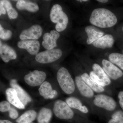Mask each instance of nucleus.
Returning <instances> with one entry per match:
<instances>
[{"mask_svg":"<svg viewBox=\"0 0 123 123\" xmlns=\"http://www.w3.org/2000/svg\"><path fill=\"white\" fill-rule=\"evenodd\" d=\"M90 22L92 25L102 28H109L115 25L117 18L112 12L107 9H95L91 13Z\"/></svg>","mask_w":123,"mask_h":123,"instance_id":"f257e3e1","label":"nucleus"},{"mask_svg":"<svg viewBox=\"0 0 123 123\" xmlns=\"http://www.w3.org/2000/svg\"><path fill=\"white\" fill-rule=\"evenodd\" d=\"M50 17L51 21L56 23L55 29L57 32H61L66 29L68 22V18L60 5L53 6L51 10Z\"/></svg>","mask_w":123,"mask_h":123,"instance_id":"f03ea898","label":"nucleus"},{"mask_svg":"<svg viewBox=\"0 0 123 123\" xmlns=\"http://www.w3.org/2000/svg\"><path fill=\"white\" fill-rule=\"evenodd\" d=\"M57 79L62 89L67 94H71L75 90V84L68 70L62 67L58 70Z\"/></svg>","mask_w":123,"mask_h":123,"instance_id":"7ed1b4c3","label":"nucleus"},{"mask_svg":"<svg viewBox=\"0 0 123 123\" xmlns=\"http://www.w3.org/2000/svg\"><path fill=\"white\" fill-rule=\"evenodd\" d=\"M62 55V51L60 49L46 50L37 54L35 60L40 63H50L59 59Z\"/></svg>","mask_w":123,"mask_h":123,"instance_id":"20e7f679","label":"nucleus"},{"mask_svg":"<svg viewBox=\"0 0 123 123\" xmlns=\"http://www.w3.org/2000/svg\"><path fill=\"white\" fill-rule=\"evenodd\" d=\"M53 110L55 116L62 119H70L74 116L71 108L66 103L62 100H58L55 102Z\"/></svg>","mask_w":123,"mask_h":123,"instance_id":"39448f33","label":"nucleus"},{"mask_svg":"<svg viewBox=\"0 0 123 123\" xmlns=\"http://www.w3.org/2000/svg\"><path fill=\"white\" fill-rule=\"evenodd\" d=\"M93 103L97 106L109 111H114L117 106L116 102L112 98L102 94L95 95Z\"/></svg>","mask_w":123,"mask_h":123,"instance_id":"423d86ee","label":"nucleus"},{"mask_svg":"<svg viewBox=\"0 0 123 123\" xmlns=\"http://www.w3.org/2000/svg\"><path fill=\"white\" fill-rule=\"evenodd\" d=\"M46 74L44 72L35 70L26 75L24 80L27 84L31 86L41 85L46 79Z\"/></svg>","mask_w":123,"mask_h":123,"instance_id":"0eeeda50","label":"nucleus"},{"mask_svg":"<svg viewBox=\"0 0 123 123\" xmlns=\"http://www.w3.org/2000/svg\"><path fill=\"white\" fill-rule=\"evenodd\" d=\"M43 31L42 27L39 25H33L23 31L20 34V39L22 40L38 39L42 35Z\"/></svg>","mask_w":123,"mask_h":123,"instance_id":"6e6552de","label":"nucleus"},{"mask_svg":"<svg viewBox=\"0 0 123 123\" xmlns=\"http://www.w3.org/2000/svg\"><path fill=\"white\" fill-rule=\"evenodd\" d=\"M102 64L103 69L109 78L116 80L123 76L122 71L110 61L104 59Z\"/></svg>","mask_w":123,"mask_h":123,"instance_id":"1a4fd4ad","label":"nucleus"},{"mask_svg":"<svg viewBox=\"0 0 123 123\" xmlns=\"http://www.w3.org/2000/svg\"><path fill=\"white\" fill-rule=\"evenodd\" d=\"M60 36L59 33L54 30L51 31L50 33H45L43 36L42 45L47 50L53 49L57 46L56 42Z\"/></svg>","mask_w":123,"mask_h":123,"instance_id":"9d476101","label":"nucleus"},{"mask_svg":"<svg viewBox=\"0 0 123 123\" xmlns=\"http://www.w3.org/2000/svg\"><path fill=\"white\" fill-rule=\"evenodd\" d=\"M19 48L26 49L31 55H34L38 54L40 49V44L37 40H21L18 43Z\"/></svg>","mask_w":123,"mask_h":123,"instance_id":"9b49d317","label":"nucleus"},{"mask_svg":"<svg viewBox=\"0 0 123 123\" xmlns=\"http://www.w3.org/2000/svg\"><path fill=\"white\" fill-rule=\"evenodd\" d=\"M75 80L77 87L82 96L89 98L93 97V91L86 83L81 77L77 76L75 77Z\"/></svg>","mask_w":123,"mask_h":123,"instance_id":"f8f14e48","label":"nucleus"},{"mask_svg":"<svg viewBox=\"0 0 123 123\" xmlns=\"http://www.w3.org/2000/svg\"><path fill=\"white\" fill-rule=\"evenodd\" d=\"M0 55L1 58L5 63L9 62L11 60L15 59L17 55L15 51L7 44H3L0 41Z\"/></svg>","mask_w":123,"mask_h":123,"instance_id":"ddd939ff","label":"nucleus"},{"mask_svg":"<svg viewBox=\"0 0 123 123\" xmlns=\"http://www.w3.org/2000/svg\"><path fill=\"white\" fill-rule=\"evenodd\" d=\"M10 85L12 88L16 91L17 93L18 97L23 104L24 106L26 105L28 103L31 101V97L17 83L15 79H12L10 82Z\"/></svg>","mask_w":123,"mask_h":123,"instance_id":"4468645a","label":"nucleus"},{"mask_svg":"<svg viewBox=\"0 0 123 123\" xmlns=\"http://www.w3.org/2000/svg\"><path fill=\"white\" fill-rule=\"evenodd\" d=\"M114 43V39L111 35H105L92 43L93 46L97 48L104 49L112 47Z\"/></svg>","mask_w":123,"mask_h":123,"instance_id":"2eb2a0df","label":"nucleus"},{"mask_svg":"<svg viewBox=\"0 0 123 123\" xmlns=\"http://www.w3.org/2000/svg\"><path fill=\"white\" fill-rule=\"evenodd\" d=\"M40 94L45 99H52L57 95L56 91L53 90L50 84L44 81L40 85L39 89Z\"/></svg>","mask_w":123,"mask_h":123,"instance_id":"dca6fc26","label":"nucleus"},{"mask_svg":"<svg viewBox=\"0 0 123 123\" xmlns=\"http://www.w3.org/2000/svg\"><path fill=\"white\" fill-rule=\"evenodd\" d=\"M85 31L88 37L86 42L88 44L93 43L95 41L103 36L104 33L96 27L92 26L86 27Z\"/></svg>","mask_w":123,"mask_h":123,"instance_id":"f3484780","label":"nucleus"},{"mask_svg":"<svg viewBox=\"0 0 123 123\" xmlns=\"http://www.w3.org/2000/svg\"><path fill=\"white\" fill-rule=\"evenodd\" d=\"M6 93L7 100L10 103L19 109L25 108V106L20 101L18 97L17 92L13 88H8L6 91Z\"/></svg>","mask_w":123,"mask_h":123,"instance_id":"a211bd4d","label":"nucleus"},{"mask_svg":"<svg viewBox=\"0 0 123 123\" xmlns=\"http://www.w3.org/2000/svg\"><path fill=\"white\" fill-rule=\"evenodd\" d=\"M66 101V103L71 108L79 110L81 112L85 114L89 111L87 107L85 106L82 105L81 102L77 98L69 97L67 98Z\"/></svg>","mask_w":123,"mask_h":123,"instance_id":"6ab92c4d","label":"nucleus"},{"mask_svg":"<svg viewBox=\"0 0 123 123\" xmlns=\"http://www.w3.org/2000/svg\"><path fill=\"white\" fill-rule=\"evenodd\" d=\"M18 9L26 10L30 12H35L39 9L38 6L35 3L23 0H18L16 5Z\"/></svg>","mask_w":123,"mask_h":123,"instance_id":"aec40b11","label":"nucleus"},{"mask_svg":"<svg viewBox=\"0 0 123 123\" xmlns=\"http://www.w3.org/2000/svg\"><path fill=\"white\" fill-rule=\"evenodd\" d=\"M93 71L99 79L104 83L106 86L111 84V80L109 77L107 75L102 68H101L98 64H94L92 66Z\"/></svg>","mask_w":123,"mask_h":123,"instance_id":"412c9836","label":"nucleus"},{"mask_svg":"<svg viewBox=\"0 0 123 123\" xmlns=\"http://www.w3.org/2000/svg\"><path fill=\"white\" fill-rule=\"evenodd\" d=\"M37 113L34 110L27 111L16 120L18 123H30L35 120Z\"/></svg>","mask_w":123,"mask_h":123,"instance_id":"4be33fe9","label":"nucleus"},{"mask_svg":"<svg viewBox=\"0 0 123 123\" xmlns=\"http://www.w3.org/2000/svg\"><path fill=\"white\" fill-rule=\"evenodd\" d=\"M81 77L86 83L94 92L97 93H101L104 91L103 87L98 85L93 81L90 76L86 73H85L82 74Z\"/></svg>","mask_w":123,"mask_h":123,"instance_id":"5701e85b","label":"nucleus"},{"mask_svg":"<svg viewBox=\"0 0 123 123\" xmlns=\"http://www.w3.org/2000/svg\"><path fill=\"white\" fill-rule=\"evenodd\" d=\"M52 116V112L50 109L43 108L40 110L37 117L38 123H49Z\"/></svg>","mask_w":123,"mask_h":123,"instance_id":"b1692460","label":"nucleus"},{"mask_svg":"<svg viewBox=\"0 0 123 123\" xmlns=\"http://www.w3.org/2000/svg\"><path fill=\"white\" fill-rule=\"evenodd\" d=\"M110 62L116 65L123 70V55L120 53H113L110 54L108 57Z\"/></svg>","mask_w":123,"mask_h":123,"instance_id":"393cba45","label":"nucleus"},{"mask_svg":"<svg viewBox=\"0 0 123 123\" xmlns=\"http://www.w3.org/2000/svg\"><path fill=\"white\" fill-rule=\"evenodd\" d=\"M4 7L6 9L10 19H14L17 18L18 13L17 11L13 8L11 3L8 0H3Z\"/></svg>","mask_w":123,"mask_h":123,"instance_id":"a878e982","label":"nucleus"},{"mask_svg":"<svg viewBox=\"0 0 123 123\" xmlns=\"http://www.w3.org/2000/svg\"><path fill=\"white\" fill-rule=\"evenodd\" d=\"M108 123H123V111H119L115 112Z\"/></svg>","mask_w":123,"mask_h":123,"instance_id":"bb28decb","label":"nucleus"},{"mask_svg":"<svg viewBox=\"0 0 123 123\" xmlns=\"http://www.w3.org/2000/svg\"><path fill=\"white\" fill-rule=\"evenodd\" d=\"M12 36V33L11 31L8 30H5L1 25H0V38L3 40H7L10 38Z\"/></svg>","mask_w":123,"mask_h":123,"instance_id":"cd10ccee","label":"nucleus"},{"mask_svg":"<svg viewBox=\"0 0 123 123\" xmlns=\"http://www.w3.org/2000/svg\"><path fill=\"white\" fill-rule=\"evenodd\" d=\"M89 76L92 80L98 85L103 87L106 86L105 84L99 79L98 77L97 76L93 71H92L90 72V73Z\"/></svg>","mask_w":123,"mask_h":123,"instance_id":"c85d7f7f","label":"nucleus"},{"mask_svg":"<svg viewBox=\"0 0 123 123\" xmlns=\"http://www.w3.org/2000/svg\"><path fill=\"white\" fill-rule=\"evenodd\" d=\"M11 108L10 104L6 101H3L0 103V111L1 112H5L9 111Z\"/></svg>","mask_w":123,"mask_h":123,"instance_id":"c756f323","label":"nucleus"},{"mask_svg":"<svg viewBox=\"0 0 123 123\" xmlns=\"http://www.w3.org/2000/svg\"><path fill=\"white\" fill-rule=\"evenodd\" d=\"M9 116L11 118L15 119L18 116V113L17 111L13 108H11L9 111Z\"/></svg>","mask_w":123,"mask_h":123,"instance_id":"7c9ffc66","label":"nucleus"},{"mask_svg":"<svg viewBox=\"0 0 123 123\" xmlns=\"http://www.w3.org/2000/svg\"><path fill=\"white\" fill-rule=\"evenodd\" d=\"M118 97L119 99V103L123 110V91L119 92Z\"/></svg>","mask_w":123,"mask_h":123,"instance_id":"2f4dec72","label":"nucleus"},{"mask_svg":"<svg viewBox=\"0 0 123 123\" xmlns=\"http://www.w3.org/2000/svg\"><path fill=\"white\" fill-rule=\"evenodd\" d=\"M6 9L4 7L3 0L0 1V15L1 14H5L6 13Z\"/></svg>","mask_w":123,"mask_h":123,"instance_id":"473e14b6","label":"nucleus"},{"mask_svg":"<svg viewBox=\"0 0 123 123\" xmlns=\"http://www.w3.org/2000/svg\"><path fill=\"white\" fill-rule=\"evenodd\" d=\"M0 123H13L11 121H9L7 120H0Z\"/></svg>","mask_w":123,"mask_h":123,"instance_id":"72a5a7b5","label":"nucleus"},{"mask_svg":"<svg viewBox=\"0 0 123 123\" xmlns=\"http://www.w3.org/2000/svg\"><path fill=\"white\" fill-rule=\"evenodd\" d=\"M97 1H98V2L103 3H106V2H107L108 1V0H98Z\"/></svg>","mask_w":123,"mask_h":123,"instance_id":"f704fd0d","label":"nucleus"},{"mask_svg":"<svg viewBox=\"0 0 123 123\" xmlns=\"http://www.w3.org/2000/svg\"><path fill=\"white\" fill-rule=\"evenodd\" d=\"M79 1H80L81 2L82 1H84V2H86V1H88L87 0H78Z\"/></svg>","mask_w":123,"mask_h":123,"instance_id":"c9c22d12","label":"nucleus"},{"mask_svg":"<svg viewBox=\"0 0 123 123\" xmlns=\"http://www.w3.org/2000/svg\"></svg>","mask_w":123,"mask_h":123,"instance_id":"e433bc0d","label":"nucleus"},{"mask_svg":"<svg viewBox=\"0 0 123 123\" xmlns=\"http://www.w3.org/2000/svg\"></svg>","mask_w":123,"mask_h":123,"instance_id":"4c0bfd02","label":"nucleus"},{"mask_svg":"<svg viewBox=\"0 0 123 123\" xmlns=\"http://www.w3.org/2000/svg\"></svg>","mask_w":123,"mask_h":123,"instance_id":"58836bf2","label":"nucleus"}]
</instances>
